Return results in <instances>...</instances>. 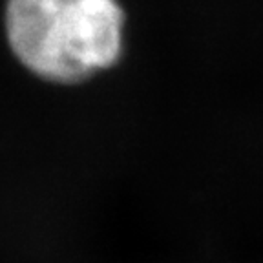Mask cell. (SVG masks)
Here are the masks:
<instances>
[{"mask_svg":"<svg viewBox=\"0 0 263 263\" xmlns=\"http://www.w3.org/2000/svg\"><path fill=\"white\" fill-rule=\"evenodd\" d=\"M6 33L28 70L75 82L117 61L123 11L115 0H9Z\"/></svg>","mask_w":263,"mask_h":263,"instance_id":"cell-1","label":"cell"}]
</instances>
